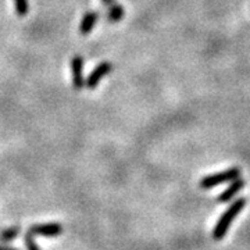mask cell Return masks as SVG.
<instances>
[{
  "instance_id": "cell-9",
  "label": "cell",
  "mask_w": 250,
  "mask_h": 250,
  "mask_svg": "<svg viewBox=\"0 0 250 250\" xmlns=\"http://www.w3.org/2000/svg\"><path fill=\"white\" fill-rule=\"evenodd\" d=\"M20 227H11L9 229L0 232V242H10L20 235Z\"/></svg>"
},
{
  "instance_id": "cell-10",
  "label": "cell",
  "mask_w": 250,
  "mask_h": 250,
  "mask_svg": "<svg viewBox=\"0 0 250 250\" xmlns=\"http://www.w3.org/2000/svg\"><path fill=\"white\" fill-rule=\"evenodd\" d=\"M14 7H16V13L18 16L24 17L29 11V3H28V0H14Z\"/></svg>"
},
{
  "instance_id": "cell-2",
  "label": "cell",
  "mask_w": 250,
  "mask_h": 250,
  "mask_svg": "<svg viewBox=\"0 0 250 250\" xmlns=\"http://www.w3.org/2000/svg\"><path fill=\"white\" fill-rule=\"evenodd\" d=\"M241 168L232 167V168H228V170L221 171V172H215V174H211V175H207L200 181L199 185H200L202 189H211V188L223 185V184H227V182H232L233 179L241 177Z\"/></svg>"
},
{
  "instance_id": "cell-7",
  "label": "cell",
  "mask_w": 250,
  "mask_h": 250,
  "mask_svg": "<svg viewBox=\"0 0 250 250\" xmlns=\"http://www.w3.org/2000/svg\"><path fill=\"white\" fill-rule=\"evenodd\" d=\"M99 16H100V14H99L98 11H89V13H86V14L82 17L80 24L81 35H88V34L92 32V29L95 28L96 22H98Z\"/></svg>"
},
{
  "instance_id": "cell-12",
  "label": "cell",
  "mask_w": 250,
  "mask_h": 250,
  "mask_svg": "<svg viewBox=\"0 0 250 250\" xmlns=\"http://www.w3.org/2000/svg\"><path fill=\"white\" fill-rule=\"evenodd\" d=\"M102 1H103L107 7H110L111 4H114V0H102Z\"/></svg>"
},
{
  "instance_id": "cell-8",
  "label": "cell",
  "mask_w": 250,
  "mask_h": 250,
  "mask_svg": "<svg viewBox=\"0 0 250 250\" xmlns=\"http://www.w3.org/2000/svg\"><path fill=\"white\" fill-rule=\"evenodd\" d=\"M124 18V9L121 4L118 3H114L108 7V13H107V20L110 22H118Z\"/></svg>"
},
{
  "instance_id": "cell-4",
  "label": "cell",
  "mask_w": 250,
  "mask_h": 250,
  "mask_svg": "<svg viewBox=\"0 0 250 250\" xmlns=\"http://www.w3.org/2000/svg\"><path fill=\"white\" fill-rule=\"evenodd\" d=\"M71 71L74 88L77 90L82 89L85 86V80H83V59L81 56H75L71 59Z\"/></svg>"
},
{
  "instance_id": "cell-5",
  "label": "cell",
  "mask_w": 250,
  "mask_h": 250,
  "mask_svg": "<svg viewBox=\"0 0 250 250\" xmlns=\"http://www.w3.org/2000/svg\"><path fill=\"white\" fill-rule=\"evenodd\" d=\"M246 185V182H245V179H242L241 177L236 179H233L232 182H229V185L228 188L223 190V193L218 196V203H228V202H231L233 197L236 196L239 192H241L242 189L245 188Z\"/></svg>"
},
{
  "instance_id": "cell-1",
  "label": "cell",
  "mask_w": 250,
  "mask_h": 250,
  "mask_svg": "<svg viewBox=\"0 0 250 250\" xmlns=\"http://www.w3.org/2000/svg\"><path fill=\"white\" fill-rule=\"evenodd\" d=\"M245 206H246V199L245 197H239V199H236L235 202H232L231 205L228 206V208L221 214L220 220L217 221L214 229H213V239L214 241L224 239V236L229 231V227L232 225L235 218L241 214V211L245 208Z\"/></svg>"
},
{
  "instance_id": "cell-13",
  "label": "cell",
  "mask_w": 250,
  "mask_h": 250,
  "mask_svg": "<svg viewBox=\"0 0 250 250\" xmlns=\"http://www.w3.org/2000/svg\"><path fill=\"white\" fill-rule=\"evenodd\" d=\"M0 250H18V249H13V248H6V246H0Z\"/></svg>"
},
{
  "instance_id": "cell-3",
  "label": "cell",
  "mask_w": 250,
  "mask_h": 250,
  "mask_svg": "<svg viewBox=\"0 0 250 250\" xmlns=\"http://www.w3.org/2000/svg\"><path fill=\"white\" fill-rule=\"evenodd\" d=\"M113 70V65L110 62H103L99 64L98 67L90 72L88 80L85 81V85L89 88V89H95L99 85V82L102 81V78H104L106 75H108Z\"/></svg>"
},
{
  "instance_id": "cell-11",
  "label": "cell",
  "mask_w": 250,
  "mask_h": 250,
  "mask_svg": "<svg viewBox=\"0 0 250 250\" xmlns=\"http://www.w3.org/2000/svg\"><path fill=\"white\" fill-rule=\"evenodd\" d=\"M34 235H31V233L28 232L27 235H25V239H24V242H25V246H27L28 250H41L39 249V246L36 245L35 241H34V238H32Z\"/></svg>"
},
{
  "instance_id": "cell-6",
  "label": "cell",
  "mask_w": 250,
  "mask_h": 250,
  "mask_svg": "<svg viewBox=\"0 0 250 250\" xmlns=\"http://www.w3.org/2000/svg\"><path fill=\"white\" fill-rule=\"evenodd\" d=\"M28 232L31 235H42V236H57L62 232V227L60 224H39L29 228Z\"/></svg>"
}]
</instances>
